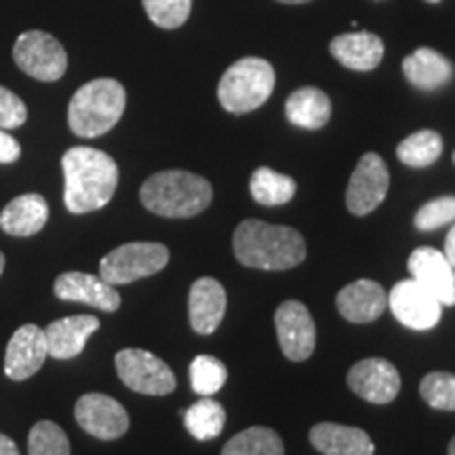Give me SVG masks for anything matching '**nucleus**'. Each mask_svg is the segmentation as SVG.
Wrapping results in <instances>:
<instances>
[{"instance_id": "f257e3e1", "label": "nucleus", "mask_w": 455, "mask_h": 455, "mask_svg": "<svg viewBox=\"0 0 455 455\" xmlns=\"http://www.w3.org/2000/svg\"><path fill=\"white\" fill-rule=\"evenodd\" d=\"M64 203L70 213L98 212L112 201L118 186V164L110 155L89 146H74L61 158Z\"/></svg>"}, {"instance_id": "f03ea898", "label": "nucleus", "mask_w": 455, "mask_h": 455, "mask_svg": "<svg viewBox=\"0 0 455 455\" xmlns=\"http://www.w3.org/2000/svg\"><path fill=\"white\" fill-rule=\"evenodd\" d=\"M232 247L236 259L255 270H291L306 259V243L298 230L261 220L241 221Z\"/></svg>"}, {"instance_id": "7ed1b4c3", "label": "nucleus", "mask_w": 455, "mask_h": 455, "mask_svg": "<svg viewBox=\"0 0 455 455\" xmlns=\"http://www.w3.org/2000/svg\"><path fill=\"white\" fill-rule=\"evenodd\" d=\"M140 198L148 212L161 218H195L213 201V188L201 175L169 169L144 181Z\"/></svg>"}, {"instance_id": "20e7f679", "label": "nucleus", "mask_w": 455, "mask_h": 455, "mask_svg": "<svg viewBox=\"0 0 455 455\" xmlns=\"http://www.w3.org/2000/svg\"><path fill=\"white\" fill-rule=\"evenodd\" d=\"M127 91L114 78H98L83 84L68 106V124L78 138H100L121 121Z\"/></svg>"}, {"instance_id": "39448f33", "label": "nucleus", "mask_w": 455, "mask_h": 455, "mask_svg": "<svg viewBox=\"0 0 455 455\" xmlns=\"http://www.w3.org/2000/svg\"><path fill=\"white\" fill-rule=\"evenodd\" d=\"M276 74L261 57H243L232 64L218 84V100L224 110L247 114L264 106L275 91Z\"/></svg>"}, {"instance_id": "423d86ee", "label": "nucleus", "mask_w": 455, "mask_h": 455, "mask_svg": "<svg viewBox=\"0 0 455 455\" xmlns=\"http://www.w3.org/2000/svg\"><path fill=\"white\" fill-rule=\"evenodd\" d=\"M169 264V249L161 243H127L104 255L100 276L106 283L129 284L161 272Z\"/></svg>"}, {"instance_id": "0eeeda50", "label": "nucleus", "mask_w": 455, "mask_h": 455, "mask_svg": "<svg viewBox=\"0 0 455 455\" xmlns=\"http://www.w3.org/2000/svg\"><path fill=\"white\" fill-rule=\"evenodd\" d=\"M13 60L28 76L41 83H55L66 74L68 53L55 36L41 30L20 34L13 47Z\"/></svg>"}, {"instance_id": "6e6552de", "label": "nucleus", "mask_w": 455, "mask_h": 455, "mask_svg": "<svg viewBox=\"0 0 455 455\" xmlns=\"http://www.w3.org/2000/svg\"><path fill=\"white\" fill-rule=\"evenodd\" d=\"M114 365L123 384L140 395L164 396L171 395L178 386V379L167 363L148 350H121L114 356Z\"/></svg>"}, {"instance_id": "1a4fd4ad", "label": "nucleus", "mask_w": 455, "mask_h": 455, "mask_svg": "<svg viewBox=\"0 0 455 455\" xmlns=\"http://www.w3.org/2000/svg\"><path fill=\"white\" fill-rule=\"evenodd\" d=\"M388 308L401 325L413 329V331L435 329L443 316L441 301L413 278H407L392 287L388 293Z\"/></svg>"}, {"instance_id": "9d476101", "label": "nucleus", "mask_w": 455, "mask_h": 455, "mask_svg": "<svg viewBox=\"0 0 455 455\" xmlns=\"http://www.w3.org/2000/svg\"><path fill=\"white\" fill-rule=\"evenodd\" d=\"M390 188V173L384 158L367 152L358 161L346 190V207L352 215H367L384 203Z\"/></svg>"}, {"instance_id": "9b49d317", "label": "nucleus", "mask_w": 455, "mask_h": 455, "mask_svg": "<svg viewBox=\"0 0 455 455\" xmlns=\"http://www.w3.org/2000/svg\"><path fill=\"white\" fill-rule=\"evenodd\" d=\"M275 325L278 344L289 361L301 363L312 356L316 346V327L308 308L301 301H283L275 315Z\"/></svg>"}, {"instance_id": "f8f14e48", "label": "nucleus", "mask_w": 455, "mask_h": 455, "mask_svg": "<svg viewBox=\"0 0 455 455\" xmlns=\"http://www.w3.org/2000/svg\"><path fill=\"white\" fill-rule=\"evenodd\" d=\"M74 418L78 426L91 436L101 441L121 439L129 430V413L116 398L91 392L78 398L74 407Z\"/></svg>"}, {"instance_id": "ddd939ff", "label": "nucleus", "mask_w": 455, "mask_h": 455, "mask_svg": "<svg viewBox=\"0 0 455 455\" xmlns=\"http://www.w3.org/2000/svg\"><path fill=\"white\" fill-rule=\"evenodd\" d=\"M350 390L373 405L392 403L401 390L398 369L386 358H365L348 371Z\"/></svg>"}, {"instance_id": "4468645a", "label": "nucleus", "mask_w": 455, "mask_h": 455, "mask_svg": "<svg viewBox=\"0 0 455 455\" xmlns=\"http://www.w3.org/2000/svg\"><path fill=\"white\" fill-rule=\"evenodd\" d=\"M407 270L415 283L430 291L443 306H455V268L432 247H418L409 255Z\"/></svg>"}, {"instance_id": "2eb2a0df", "label": "nucleus", "mask_w": 455, "mask_h": 455, "mask_svg": "<svg viewBox=\"0 0 455 455\" xmlns=\"http://www.w3.org/2000/svg\"><path fill=\"white\" fill-rule=\"evenodd\" d=\"M47 338L38 325H24L11 335L4 355V375L15 382L32 378L47 361Z\"/></svg>"}, {"instance_id": "dca6fc26", "label": "nucleus", "mask_w": 455, "mask_h": 455, "mask_svg": "<svg viewBox=\"0 0 455 455\" xmlns=\"http://www.w3.org/2000/svg\"><path fill=\"white\" fill-rule=\"evenodd\" d=\"M55 295L64 301L93 306V308L114 312L121 308V293L98 275L87 272H64L55 281Z\"/></svg>"}, {"instance_id": "f3484780", "label": "nucleus", "mask_w": 455, "mask_h": 455, "mask_svg": "<svg viewBox=\"0 0 455 455\" xmlns=\"http://www.w3.org/2000/svg\"><path fill=\"white\" fill-rule=\"evenodd\" d=\"M335 304L346 321L355 323V325H365L384 315V310L388 308V293L379 283L361 278V281L346 284L338 293Z\"/></svg>"}, {"instance_id": "a211bd4d", "label": "nucleus", "mask_w": 455, "mask_h": 455, "mask_svg": "<svg viewBox=\"0 0 455 455\" xmlns=\"http://www.w3.org/2000/svg\"><path fill=\"white\" fill-rule=\"evenodd\" d=\"M226 289L220 281L212 276L198 278L192 284L190 298H188V312H190V325L196 333L212 335L226 315Z\"/></svg>"}, {"instance_id": "6ab92c4d", "label": "nucleus", "mask_w": 455, "mask_h": 455, "mask_svg": "<svg viewBox=\"0 0 455 455\" xmlns=\"http://www.w3.org/2000/svg\"><path fill=\"white\" fill-rule=\"evenodd\" d=\"M98 329L100 321L91 315L66 316L53 321L44 329L49 356L57 358V361H68V358L78 356L87 346L91 335Z\"/></svg>"}, {"instance_id": "aec40b11", "label": "nucleus", "mask_w": 455, "mask_h": 455, "mask_svg": "<svg viewBox=\"0 0 455 455\" xmlns=\"http://www.w3.org/2000/svg\"><path fill=\"white\" fill-rule=\"evenodd\" d=\"M329 51L341 66L348 70L369 72L379 66L384 57L382 38L371 32H344L338 34L329 44Z\"/></svg>"}, {"instance_id": "412c9836", "label": "nucleus", "mask_w": 455, "mask_h": 455, "mask_svg": "<svg viewBox=\"0 0 455 455\" xmlns=\"http://www.w3.org/2000/svg\"><path fill=\"white\" fill-rule=\"evenodd\" d=\"M310 443L325 455H373L375 445L365 430L331 422L312 426Z\"/></svg>"}, {"instance_id": "4be33fe9", "label": "nucleus", "mask_w": 455, "mask_h": 455, "mask_svg": "<svg viewBox=\"0 0 455 455\" xmlns=\"http://www.w3.org/2000/svg\"><path fill=\"white\" fill-rule=\"evenodd\" d=\"M49 220V204L41 195H21L0 213V228L11 236H34Z\"/></svg>"}, {"instance_id": "5701e85b", "label": "nucleus", "mask_w": 455, "mask_h": 455, "mask_svg": "<svg viewBox=\"0 0 455 455\" xmlns=\"http://www.w3.org/2000/svg\"><path fill=\"white\" fill-rule=\"evenodd\" d=\"M403 72L413 87L422 91H436L453 78V64L439 51L422 47L405 57Z\"/></svg>"}, {"instance_id": "b1692460", "label": "nucleus", "mask_w": 455, "mask_h": 455, "mask_svg": "<svg viewBox=\"0 0 455 455\" xmlns=\"http://www.w3.org/2000/svg\"><path fill=\"white\" fill-rule=\"evenodd\" d=\"M289 123L301 129H323L331 118V100L325 91L316 87H304L289 95L287 106Z\"/></svg>"}, {"instance_id": "393cba45", "label": "nucleus", "mask_w": 455, "mask_h": 455, "mask_svg": "<svg viewBox=\"0 0 455 455\" xmlns=\"http://www.w3.org/2000/svg\"><path fill=\"white\" fill-rule=\"evenodd\" d=\"M251 196L264 207H281L287 204L295 196V180L289 175L276 173L275 169L259 167L253 171L251 175Z\"/></svg>"}, {"instance_id": "a878e982", "label": "nucleus", "mask_w": 455, "mask_h": 455, "mask_svg": "<svg viewBox=\"0 0 455 455\" xmlns=\"http://www.w3.org/2000/svg\"><path fill=\"white\" fill-rule=\"evenodd\" d=\"M441 155H443V138L432 129H424V131H418V133L409 135V138L403 140L396 148L398 161L413 169L430 167V164L439 161Z\"/></svg>"}, {"instance_id": "bb28decb", "label": "nucleus", "mask_w": 455, "mask_h": 455, "mask_svg": "<svg viewBox=\"0 0 455 455\" xmlns=\"http://www.w3.org/2000/svg\"><path fill=\"white\" fill-rule=\"evenodd\" d=\"M221 455H284V445L272 428L251 426L232 436L224 445Z\"/></svg>"}, {"instance_id": "cd10ccee", "label": "nucleus", "mask_w": 455, "mask_h": 455, "mask_svg": "<svg viewBox=\"0 0 455 455\" xmlns=\"http://www.w3.org/2000/svg\"><path fill=\"white\" fill-rule=\"evenodd\" d=\"M186 430L196 441H212L221 435L226 426V411L212 396H203L190 409L184 411Z\"/></svg>"}, {"instance_id": "c85d7f7f", "label": "nucleus", "mask_w": 455, "mask_h": 455, "mask_svg": "<svg viewBox=\"0 0 455 455\" xmlns=\"http://www.w3.org/2000/svg\"><path fill=\"white\" fill-rule=\"evenodd\" d=\"M228 379V369L220 358L212 355H201L190 365V384L192 390L201 396H213L215 392L224 388Z\"/></svg>"}, {"instance_id": "c756f323", "label": "nucleus", "mask_w": 455, "mask_h": 455, "mask_svg": "<svg viewBox=\"0 0 455 455\" xmlns=\"http://www.w3.org/2000/svg\"><path fill=\"white\" fill-rule=\"evenodd\" d=\"M28 455H70V441L55 422H38L28 435Z\"/></svg>"}, {"instance_id": "7c9ffc66", "label": "nucleus", "mask_w": 455, "mask_h": 455, "mask_svg": "<svg viewBox=\"0 0 455 455\" xmlns=\"http://www.w3.org/2000/svg\"><path fill=\"white\" fill-rule=\"evenodd\" d=\"M419 395L432 409L455 411V373L432 371L419 384Z\"/></svg>"}, {"instance_id": "2f4dec72", "label": "nucleus", "mask_w": 455, "mask_h": 455, "mask_svg": "<svg viewBox=\"0 0 455 455\" xmlns=\"http://www.w3.org/2000/svg\"><path fill=\"white\" fill-rule=\"evenodd\" d=\"M150 21L163 30H175L190 17L192 0H141Z\"/></svg>"}, {"instance_id": "473e14b6", "label": "nucleus", "mask_w": 455, "mask_h": 455, "mask_svg": "<svg viewBox=\"0 0 455 455\" xmlns=\"http://www.w3.org/2000/svg\"><path fill=\"white\" fill-rule=\"evenodd\" d=\"M415 228L422 232L436 230L447 224L455 221V196H441L435 201L426 203L424 207H419V212L415 213Z\"/></svg>"}, {"instance_id": "72a5a7b5", "label": "nucleus", "mask_w": 455, "mask_h": 455, "mask_svg": "<svg viewBox=\"0 0 455 455\" xmlns=\"http://www.w3.org/2000/svg\"><path fill=\"white\" fill-rule=\"evenodd\" d=\"M28 108L13 91L0 87V129H17L26 123Z\"/></svg>"}, {"instance_id": "f704fd0d", "label": "nucleus", "mask_w": 455, "mask_h": 455, "mask_svg": "<svg viewBox=\"0 0 455 455\" xmlns=\"http://www.w3.org/2000/svg\"><path fill=\"white\" fill-rule=\"evenodd\" d=\"M21 155V146L17 144L13 135H9L7 131L0 129V164H11L15 163Z\"/></svg>"}, {"instance_id": "c9c22d12", "label": "nucleus", "mask_w": 455, "mask_h": 455, "mask_svg": "<svg viewBox=\"0 0 455 455\" xmlns=\"http://www.w3.org/2000/svg\"><path fill=\"white\" fill-rule=\"evenodd\" d=\"M443 255H445L449 264L455 268V224L451 226V230H449V235L445 238V253Z\"/></svg>"}, {"instance_id": "e433bc0d", "label": "nucleus", "mask_w": 455, "mask_h": 455, "mask_svg": "<svg viewBox=\"0 0 455 455\" xmlns=\"http://www.w3.org/2000/svg\"><path fill=\"white\" fill-rule=\"evenodd\" d=\"M0 455H20L17 445L7 435H0Z\"/></svg>"}, {"instance_id": "4c0bfd02", "label": "nucleus", "mask_w": 455, "mask_h": 455, "mask_svg": "<svg viewBox=\"0 0 455 455\" xmlns=\"http://www.w3.org/2000/svg\"><path fill=\"white\" fill-rule=\"evenodd\" d=\"M276 3H283V4H306V3H312V0H276Z\"/></svg>"}, {"instance_id": "58836bf2", "label": "nucleus", "mask_w": 455, "mask_h": 455, "mask_svg": "<svg viewBox=\"0 0 455 455\" xmlns=\"http://www.w3.org/2000/svg\"><path fill=\"white\" fill-rule=\"evenodd\" d=\"M447 455H455V436L451 439V443H449V449H447Z\"/></svg>"}, {"instance_id": "ea45409f", "label": "nucleus", "mask_w": 455, "mask_h": 455, "mask_svg": "<svg viewBox=\"0 0 455 455\" xmlns=\"http://www.w3.org/2000/svg\"><path fill=\"white\" fill-rule=\"evenodd\" d=\"M3 270H4V255L0 253V275H3Z\"/></svg>"}, {"instance_id": "a19ab883", "label": "nucleus", "mask_w": 455, "mask_h": 455, "mask_svg": "<svg viewBox=\"0 0 455 455\" xmlns=\"http://www.w3.org/2000/svg\"><path fill=\"white\" fill-rule=\"evenodd\" d=\"M428 3H439V0H428Z\"/></svg>"}, {"instance_id": "79ce46f5", "label": "nucleus", "mask_w": 455, "mask_h": 455, "mask_svg": "<svg viewBox=\"0 0 455 455\" xmlns=\"http://www.w3.org/2000/svg\"><path fill=\"white\" fill-rule=\"evenodd\" d=\"M453 163H455V152H453Z\"/></svg>"}]
</instances>
